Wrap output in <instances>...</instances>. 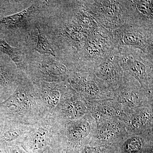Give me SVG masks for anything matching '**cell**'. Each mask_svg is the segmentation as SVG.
Returning <instances> with one entry per match:
<instances>
[{
  "label": "cell",
  "mask_w": 153,
  "mask_h": 153,
  "mask_svg": "<svg viewBox=\"0 0 153 153\" xmlns=\"http://www.w3.org/2000/svg\"><path fill=\"white\" fill-rule=\"evenodd\" d=\"M36 27L56 59L73 72L93 71L116 48L112 31L99 24L82 1H43Z\"/></svg>",
  "instance_id": "6da1fadb"
},
{
  "label": "cell",
  "mask_w": 153,
  "mask_h": 153,
  "mask_svg": "<svg viewBox=\"0 0 153 153\" xmlns=\"http://www.w3.org/2000/svg\"><path fill=\"white\" fill-rule=\"evenodd\" d=\"M43 1H34L23 10L0 17V38L12 47H28L34 50L37 40L36 24Z\"/></svg>",
  "instance_id": "7a4b0ae2"
},
{
  "label": "cell",
  "mask_w": 153,
  "mask_h": 153,
  "mask_svg": "<svg viewBox=\"0 0 153 153\" xmlns=\"http://www.w3.org/2000/svg\"><path fill=\"white\" fill-rule=\"evenodd\" d=\"M4 104L13 123L33 126L47 117L33 82L25 74Z\"/></svg>",
  "instance_id": "3957f363"
},
{
  "label": "cell",
  "mask_w": 153,
  "mask_h": 153,
  "mask_svg": "<svg viewBox=\"0 0 153 153\" xmlns=\"http://www.w3.org/2000/svg\"><path fill=\"white\" fill-rule=\"evenodd\" d=\"M22 71L33 82L56 83L65 82L72 72L52 55L35 51L27 54Z\"/></svg>",
  "instance_id": "277c9868"
},
{
  "label": "cell",
  "mask_w": 153,
  "mask_h": 153,
  "mask_svg": "<svg viewBox=\"0 0 153 153\" xmlns=\"http://www.w3.org/2000/svg\"><path fill=\"white\" fill-rule=\"evenodd\" d=\"M118 59L124 73L134 77L143 87L152 82L153 56L139 49L119 47Z\"/></svg>",
  "instance_id": "5b68a950"
},
{
  "label": "cell",
  "mask_w": 153,
  "mask_h": 153,
  "mask_svg": "<svg viewBox=\"0 0 153 153\" xmlns=\"http://www.w3.org/2000/svg\"><path fill=\"white\" fill-rule=\"evenodd\" d=\"M88 12L107 30L113 31L120 27L127 21L124 1H82Z\"/></svg>",
  "instance_id": "8992f818"
},
{
  "label": "cell",
  "mask_w": 153,
  "mask_h": 153,
  "mask_svg": "<svg viewBox=\"0 0 153 153\" xmlns=\"http://www.w3.org/2000/svg\"><path fill=\"white\" fill-rule=\"evenodd\" d=\"M112 33L118 48L131 47L153 56V27L126 22Z\"/></svg>",
  "instance_id": "52a82bcc"
},
{
  "label": "cell",
  "mask_w": 153,
  "mask_h": 153,
  "mask_svg": "<svg viewBox=\"0 0 153 153\" xmlns=\"http://www.w3.org/2000/svg\"><path fill=\"white\" fill-rule=\"evenodd\" d=\"M25 76L10 57L0 53V94L8 98Z\"/></svg>",
  "instance_id": "ba28073f"
},
{
  "label": "cell",
  "mask_w": 153,
  "mask_h": 153,
  "mask_svg": "<svg viewBox=\"0 0 153 153\" xmlns=\"http://www.w3.org/2000/svg\"><path fill=\"white\" fill-rule=\"evenodd\" d=\"M127 14L126 22L153 27V1H124Z\"/></svg>",
  "instance_id": "9c48e42d"
},
{
  "label": "cell",
  "mask_w": 153,
  "mask_h": 153,
  "mask_svg": "<svg viewBox=\"0 0 153 153\" xmlns=\"http://www.w3.org/2000/svg\"><path fill=\"white\" fill-rule=\"evenodd\" d=\"M93 72L97 79L108 84L119 82L124 73L119 61L118 49L97 67Z\"/></svg>",
  "instance_id": "30bf717a"
},
{
  "label": "cell",
  "mask_w": 153,
  "mask_h": 153,
  "mask_svg": "<svg viewBox=\"0 0 153 153\" xmlns=\"http://www.w3.org/2000/svg\"><path fill=\"white\" fill-rule=\"evenodd\" d=\"M32 51L33 49L28 47H12L7 41L0 38V53L10 57L20 71H22L27 54Z\"/></svg>",
  "instance_id": "8fae6325"
},
{
  "label": "cell",
  "mask_w": 153,
  "mask_h": 153,
  "mask_svg": "<svg viewBox=\"0 0 153 153\" xmlns=\"http://www.w3.org/2000/svg\"><path fill=\"white\" fill-rule=\"evenodd\" d=\"M36 42L34 51L42 55H52L56 58L53 48L50 42L44 33L36 27Z\"/></svg>",
  "instance_id": "7c38bea8"
},
{
  "label": "cell",
  "mask_w": 153,
  "mask_h": 153,
  "mask_svg": "<svg viewBox=\"0 0 153 153\" xmlns=\"http://www.w3.org/2000/svg\"><path fill=\"white\" fill-rule=\"evenodd\" d=\"M91 130L90 124L86 121H82L74 125L71 130L72 137L76 140L84 138L89 134Z\"/></svg>",
  "instance_id": "4fadbf2b"
},
{
  "label": "cell",
  "mask_w": 153,
  "mask_h": 153,
  "mask_svg": "<svg viewBox=\"0 0 153 153\" xmlns=\"http://www.w3.org/2000/svg\"><path fill=\"white\" fill-rule=\"evenodd\" d=\"M86 111V106L80 100H73L68 103V113L72 119H76L81 117L85 114Z\"/></svg>",
  "instance_id": "5bb4252c"
},
{
  "label": "cell",
  "mask_w": 153,
  "mask_h": 153,
  "mask_svg": "<svg viewBox=\"0 0 153 153\" xmlns=\"http://www.w3.org/2000/svg\"><path fill=\"white\" fill-rule=\"evenodd\" d=\"M116 129V126L114 123L105 124L100 130L99 136L102 139H108L114 135Z\"/></svg>",
  "instance_id": "9a60e30c"
},
{
  "label": "cell",
  "mask_w": 153,
  "mask_h": 153,
  "mask_svg": "<svg viewBox=\"0 0 153 153\" xmlns=\"http://www.w3.org/2000/svg\"><path fill=\"white\" fill-rule=\"evenodd\" d=\"M142 142L139 138L134 137L129 139L125 143V149L127 152L129 153L136 152L140 150Z\"/></svg>",
  "instance_id": "2e32d148"
},
{
  "label": "cell",
  "mask_w": 153,
  "mask_h": 153,
  "mask_svg": "<svg viewBox=\"0 0 153 153\" xmlns=\"http://www.w3.org/2000/svg\"><path fill=\"white\" fill-rule=\"evenodd\" d=\"M149 115L147 113H143L135 117L131 121L132 127L138 128L144 125L149 118Z\"/></svg>",
  "instance_id": "e0dca14e"
},
{
  "label": "cell",
  "mask_w": 153,
  "mask_h": 153,
  "mask_svg": "<svg viewBox=\"0 0 153 153\" xmlns=\"http://www.w3.org/2000/svg\"><path fill=\"white\" fill-rule=\"evenodd\" d=\"M98 111L100 114L107 117H114L116 115L115 110L112 108L107 105H102L98 108Z\"/></svg>",
  "instance_id": "ac0fdd59"
},
{
  "label": "cell",
  "mask_w": 153,
  "mask_h": 153,
  "mask_svg": "<svg viewBox=\"0 0 153 153\" xmlns=\"http://www.w3.org/2000/svg\"><path fill=\"white\" fill-rule=\"evenodd\" d=\"M81 153H99V152L97 148L87 147L84 149Z\"/></svg>",
  "instance_id": "d6986e66"
}]
</instances>
